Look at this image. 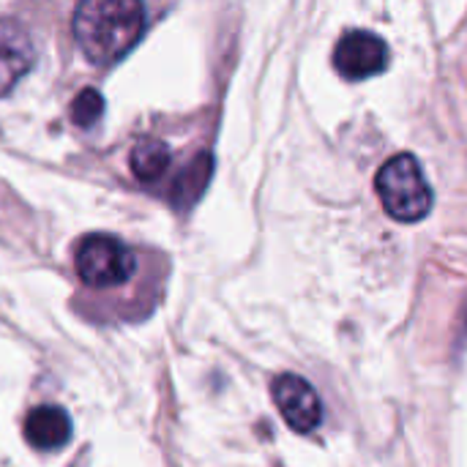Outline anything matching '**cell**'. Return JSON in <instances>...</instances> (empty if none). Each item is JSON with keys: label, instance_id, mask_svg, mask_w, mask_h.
I'll use <instances>...</instances> for the list:
<instances>
[{"label": "cell", "instance_id": "cell-1", "mask_svg": "<svg viewBox=\"0 0 467 467\" xmlns=\"http://www.w3.org/2000/svg\"><path fill=\"white\" fill-rule=\"evenodd\" d=\"M145 8L137 0H85L74 11V36L88 60L109 66L142 36Z\"/></svg>", "mask_w": 467, "mask_h": 467}, {"label": "cell", "instance_id": "cell-2", "mask_svg": "<svg viewBox=\"0 0 467 467\" xmlns=\"http://www.w3.org/2000/svg\"><path fill=\"white\" fill-rule=\"evenodd\" d=\"M375 189L380 194L383 208L389 211L391 219L416 224L427 219L432 211V186L413 153H397L391 156L375 178Z\"/></svg>", "mask_w": 467, "mask_h": 467}, {"label": "cell", "instance_id": "cell-3", "mask_svg": "<svg viewBox=\"0 0 467 467\" xmlns=\"http://www.w3.org/2000/svg\"><path fill=\"white\" fill-rule=\"evenodd\" d=\"M74 268L82 285L104 290V287H120L126 285L137 271L134 252L115 235L93 233L82 238L74 254Z\"/></svg>", "mask_w": 467, "mask_h": 467}, {"label": "cell", "instance_id": "cell-4", "mask_svg": "<svg viewBox=\"0 0 467 467\" xmlns=\"http://www.w3.org/2000/svg\"><path fill=\"white\" fill-rule=\"evenodd\" d=\"M334 66L345 79H369L389 66V44L372 30H350L334 47Z\"/></svg>", "mask_w": 467, "mask_h": 467}, {"label": "cell", "instance_id": "cell-5", "mask_svg": "<svg viewBox=\"0 0 467 467\" xmlns=\"http://www.w3.org/2000/svg\"><path fill=\"white\" fill-rule=\"evenodd\" d=\"M271 394H274V402L290 430L306 435L320 427L323 402H320L317 391L312 389V383H306L298 375H279L271 386Z\"/></svg>", "mask_w": 467, "mask_h": 467}, {"label": "cell", "instance_id": "cell-6", "mask_svg": "<svg viewBox=\"0 0 467 467\" xmlns=\"http://www.w3.org/2000/svg\"><path fill=\"white\" fill-rule=\"evenodd\" d=\"M36 63V44L16 19H0V96H5Z\"/></svg>", "mask_w": 467, "mask_h": 467}, {"label": "cell", "instance_id": "cell-7", "mask_svg": "<svg viewBox=\"0 0 467 467\" xmlns=\"http://www.w3.org/2000/svg\"><path fill=\"white\" fill-rule=\"evenodd\" d=\"M71 438V419L57 405L33 408L25 419V441L38 451L63 449Z\"/></svg>", "mask_w": 467, "mask_h": 467}, {"label": "cell", "instance_id": "cell-8", "mask_svg": "<svg viewBox=\"0 0 467 467\" xmlns=\"http://www.w3.org/2000/svg\"><path fill=\"white\" fill-rule=\"evenodd\" d=\"M211 175H213V156L211 153H197L175 175V183H172V202H175V208L186 211L192 202H197L200 194L205 192Z\"/></svg>", "mask_w": 467, "mask_h": 467}, {"label": "cell", "instance_id": "cell-9", "mask_svg": "<svg viewBox=\"0 0 467 467\" xmlns=\"http://www.w3.org/2000/svg\"><path fill=\"white\" fill-rule=\"evenodd\" d=\"M170 159H172L170 148L161 140H142V142L134 145L129 164H131V172H134L137 181L150 183V181H156V178H161L167 172Z\"/></svg>", "mask_w": 467, "mask_h": 467}, {"label": "cell", "instance_id": "cell-10", "mask_svg": "<svg viewBox=\"0 0 467 467\" xmlns=\"http://www.w3.org/2000/svg\"><path fill=\"white\" fill-rule=\"evenodd\" d=\"M104 115V96L93 88H85L77 93V99L71 101V120L82 129H90L101 120Z\"/></svg>", "mask_w": 467, "mask_h": 467}]
</instances>
